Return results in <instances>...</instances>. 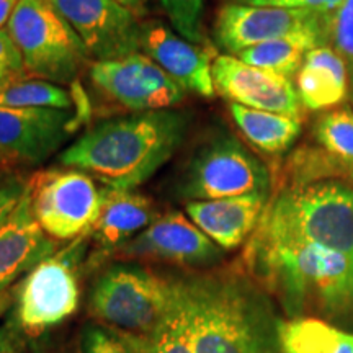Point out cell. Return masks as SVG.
<instances>
[{
	"label": "cell",
	"mask_w": 353,
	"mask_h": 353,
	"mask_svg": "<svg viewBox=\"0 0 353 353\" xmlns=\"http://www.w3.org/2000/svg\"><path fill=\"white\" fill-rule=\"evenodd\" d=\"M195 353H278V322L268 293L244 265L179 276Z\"/></svg>",
	"instance_id": "cell-1"
},
{
	"label": "cell",
	"mask_w": 353,
	"mask_h": 353,
	"mask_svg": "<svg viewBox=\"0 0 353 353\" xmlns=\"http://www.w3.org/2000/svg\"><path fill=\"white\" fill-rule=\"evenodd\" d=\"M190 123V113L175 108L100 121L59 154V164L87 172L103 187L134 190L179 152Z\"/></svg>",
	"instance_id": "cell-2"
},
{
	"label": "cell",
	"mask_w": 353,
	"mask_h": 353,
	"mask_svg": "<svg viewBox=\"0 0 353 353\" xmlns=\"http://www.w3.org/2000/svg\"><path fill=\"white\" fill-rule=\"evenodd\" d=\"M242 265L291 319L312 312L353 325V257L309 242L270 244L250 237Z\"/></svg>",
	"instance_id": "cell-3"
},
{
	"label": "cell",
	"mask_w": 353,
	"mask_h": 353,
	"mask_svg": "<svg viewBox=\"0 0 353 353\" xmlns=\"http://www.w3.org/2000/svg\"><path fill=\"white\" fill-rule=\"evenodd\" d=\"M250 237L270 244L309 242L353 257V187L332 180L273 188Z\"/></svg>",
	"instance_id": "cell-4"
},
{
	"label": "cell",
	"mask_w": 353,
	"mask_h": 353,
	"mask_svg": "<svg viewBox=\"0 0 353 353\" xmlns=\"http://www.w3.org/2000/svg\"><path fill=\"white\" fill-rule=\"evenodd\" d=\"M273 175L226 128H213L193 145L175 179V193L188 201L221 200L250 193L272 195Z\"/></svg>",
	"instance_id": "cell-5"
},
{
	"label": "cell",
	"mask_w": 353,
	"mask_h": 353,
	"mask_svg": "<svg viewBox=\"0 0 353 353\" xmlns=\"http://www.w3.org/2000/svg\"><path fill=\"white\" fill-rule=\"evenodd\" d=\"M19 48L26 77L74 83L87 64L81 38L50 0H20L7 25Z\"/></svg>",
	"instance_id": "cell-6"
},
{
	"label": "cell",
	"mask_w": 353,
	"mask_h": 353,
	"mask_svg": "<svg viewBox=\"0 0 353 353\" xmlns=\"http://www.w3.org/2000/svg\"><path fill=\"white\" fill-rule=\"evenodd\" d=\"M175 296V278L157 275L138 263L108 265L90 291V314L103 325L145 334L164 319Z\"/></svg>",
	"instance_id": "cell-7"
},
{
	"label": "cell",
	"mask_w": 353,
	"mask_h": 353,
	"mask_svg": "<svg viewBox=\"0 0 353 353\" xmlns=\"http://www.w3.org/2000/svg\"><path fill=\"white\" fill-rule=\"evenodd\" d=\"M87 236L79 237L63 252L51 255L26 273L13 293V321L30 337L61 324L77 311L81 301L79 262Z\"/></svg>",
	"instance_id": "cell-8"
},
{
	"label": "cell",
	"mask_w": 353,
	"mask_h": 353,
	"mask_svg": "<svg viewBox=\"0 0 353 353\" xmlns=\"http://www.w3.org/2000/svg\"><path fill=\"white\" fill-rule=\"evenodd\" d=\"M39 226L54 241H76L88 236L100 214L103 187L87 172L74 167L41 169L26 185Z\"/></svg>",
	"instance_id": "cell-9"
},
{
	"label": "cell",
	"mask_w": 353,
	"mask_h": 353,
	"mask_svg": "<svg viewBox=\"0 0 353 353\" xmlns=\"http://www.w3.org/2000/svg\"><path fill=\"white\" fill-rule=\"evenodd\" d=\"M332 180L353 187V108L348 105L316 118L307 141L290 152L273 179V188H303Z\"/></svg>",
	"instance_id": "cell-10"
},
{
	"label": "cell",
	"mask_w": 353,
	"mask_h": 353,
	"mask_svg": "<svg viewBox=\"0 0 353 353\" xmlns=\"http://www.w3.org/2000/svg\"><path fill=\"white\" fill-rule=\"evenodd\" d=\"M88 77L105 100L131 113L175 108L187 95L169 74L141 51L121 59L92 63Z\"/></svg>",
	"instance_id": "cell-11"
},
{
	"label": "cell",
	"mask_w": 353,
	"mask_h": 353,
	"mask_svg": "<svg viewBox=\"0 0 353 353\" xmlns=\"http://www.w3.org/2000/svg\"><path fill=\"white\" fill-rule=\"evenodd\" d=\"M325 17L327 13L311 10L226 2L216 13L213 38L216 46L231 56L272 39L303 33L319 34L325 43Z\"/></svg>",
	"instance_id": "cell-12"
},
{
	"label": "cell",
	"mask_w": 353,
	"mask_h": 353,
	"mask_svg": "<svg viewBox=\"0 0 353 353\" xmlns=\"http://www.w3.org/2000/svg\"><path fill=\"white\" fill-rule=\"evenodd\" d=\"M85 46L88 59L114 61L141 51L138 13L114 0H50Z\"/></svg>",
	"instance_id": "cell-13"
},
{
	"label": "cell",
	"mask_w": 353,
	"mask_h": 353,
	"mask_svg": "<svg viewBox=\"0 0 353 353\" xmlns=\"http://www.w3.org/2000/svg\"><path fill=\"white\" fill-rule=\"evenodd\" d=\"M112 255L121 260H156L176 267L201 268L219 262L223 249L183 213L169 211Z\"/></svg>",
	"instance_id": "cell-14"
},
{
	"label": "cell",
	"mask_w": 353,
	"mask_h": 353,
	"mask_svg": "<svg viewBox=\"0 0 353 353\" xmlns=\"http://www.w3.org/2000/svg\"><path fill=\"white\" fill-rule=\"evenodd\" d=\"M81 123L77 112L57 108H0V156L10 165L46 162Z\"/></svg>",
	"instance_id": "cell-15"
},
{
	"label": "cell",
	"mask_w": 353,
	"mask_h": 353,
	"mask_svg": "<svg viewBox=\"0 0 353 353\" xmlns=\"http://www.w3.org/2000/svg\"><path fill=\"white\" fill-rule=\"evenodd\" d=\"M216 94L229 103L288 114L303 120L304 110L293 79L242 63L236 56L218 54L213 63Z\"/></svg>",
	"instance_id": "cell-16"
},
{
	"label": "cell",
	"mask_w": 353,
	"mask_h": 353,
	"mask_svg": "<svg viewBox=\"0 0 353 353\" xmlns=\"http://www.w3.org/2000/svg\"><path fill=\"white\" fill-rule=\"evenodd\" d=\"M141 52L174 79L185 92L213 99V63L218 52L211 44H195L172 32L161 21L141 25Z\"/></svg>",
	"instance_id": "cell-17"
},
{
	"label": "cell",
	"mask_w": 353,
	"mask_h": 353,
	"mask_svg": "<svg viewBox=\"0 0 353 353\" xmlns=\"http://www.w3.org/2000/svg\"><path fill=\"white\" fill-rule=\"evenodd\" d=\"M56 241L34 218L28 192L20 205L0 224V291L30 273L56 252Z\"/></svg>",
	"instance_id": "cell-18"
},
{
	"label": "cell",
	"mask_w": 353,
	"mask_h": 353,
	"mask_svg": "<svg viewBox=\"0 0 353 353\" xmlns=\"http://www.w3.org/2000/svg\"><path fill=\"white\" fill-rule=\"evenodd\" d=\"M268 200L270 195L267 193H250L221 200L187 201L185 211L214 244L223 250H232L250 239Z\"/></svg>",
	"instance_id": "cell-19"
},
{
	"label": "cell",
	"mask_w": 353,
	"mask_h": 353,
	"mask_svg": "<svg viewBox=\"0 0 353 353\" xmlns=\"http://www.w3.org/2000/svg\"><path fill=\"white\" fill-rule=\"evenodd\" d=\"M159 218L154 201L132 190L103 187L100 214L88 236L94 237L103 254L112 255L118 247L143 232Z\"/></svg>",
	"instance_id": "cell-20"
},
{
	"label": "cell",
	"mask_w": 353,
	"mask_h": 353,
	"mask_svg": "<svg viewBox=\"0 0 353 353\" xmlns=\"http://www.w3.org/2000/svg\"><path fill=\"white\" fill-rule=\"evenodd\" d=\"M294 85L306 112H329L342 107L352 90L345 61L330 46L307 52Z\"/></svg>",
	"instance_id": "cell-21"
},
{
	"label": "cell",
	"mask_w": 353,
	"mask_h": 353,
	"mask_svg": "<svg viewBox=\"0 0 353 353\" xmlns=\"http://www.w3.org/2000/svg\"><path fill=\"white\" fill-rule=\"evenodd\" d=\"M234 123L255 149L270 156L288 152L303 132V120L288 114L263 112L229 103Z\"/></svg>",
	"instance_id": "cell-22"
},
{
	"label": "cell",
	"mask_w": 353,
	"mask_h": 353,
	"mask_svg": "<svg viewBox=\"0 0 353 353\" xmlns=\"http://www.w3.org/2000/svg\"><path fill=\"white\" fill-rule=\"evenodd\" d=\"M281 353H353V334L319 317H293L278 322Z\"/></svg>",
	"instance_id": "cell-23"
},
{
	"label": "cell",
	"mask_w": 353,
	"mask_h": 353,
	"mask_svg": "<svg viewBox=\"0 0 353 353\" xmlns=\"http://www.w3.org/2000/svg\"><path fill=\"white\" fill-rule=\"evenodd\" d=\"M319 46H325L324 38L319 34L303 33L247 48L236 54V57L257 69L293 79L301 69L307 52Z\"/></svg>",
	"instance_id": "cell-24"
},
{
	"label": "cell",
	"mask_w": 353,
	"mask_h": 353,
	"mask_svg": "<svg viewBox=\"0 0 353 353\" xmlns=\"http://www.w3.org/2000/svg\"><path fill=\"white\" fill-rule=\"evenodd\" d=\"M112 329L131 348L132 353H195L192 341H190L187 317H185L182 301H180L179 278H175L174 301L156 329L145 334H132L114 327Z\"/></svg>",
	"instance_id": "cell-25"
},
{
	"label": "cell",
	"mask_w": 353,
	"mask_h": 353,
	"mask_svg": "<svg viewBox=\"0 0 353 353\" xmlns=\"http://www.w3.org/2000/svg\"><path fill=\"white\" fill-rule=\"evenodd\" d=\"M72 95L57 83L21 79L0 90V108H72Z\"/></svg>",
	"instance_id": "cell-26"
},
{
	"label": "cell",
	"mask_w": 353,
	"mask_h": 353,
	"mask_svg": "<svg viewBox=\"0 0 353 353\" xmlns=\"http://www.w3.org/2000/svg\"><path fill=\"white\" fill-rule=\"evenodd\" d=\"M325 46L345 61L353 92V0H343L325 17Z\"/></svg>",
	"instance_id": "cell-27"
},
{
	"label": "cell",
	"mask_w": 353,
	"mask_h": 353,
	"mask_svg": "<svg viewBox=\"0 0 353 353\" xmlns=\"http://www.w3.org/2000/svg\"><path fill=\"white\" fill-rule=\"evenodd\" d=\"M176 34L195 44H210L203 34L205 0H159Z\"/></svg>",
	"instance_id": "cell-28"
},
{
	"label": "cell",
	"mask_w": 353,
	"mask_h": 353,
	"mask_svg": "<svg viewBox=\"0 0 353 353\" xmlns=\"http://www.w3.org/2000/svg\"><path fill=\"white\" fill-rule=\"evenodd\" d=\"M83 353H132L112 327L103 324H87L82 330Z\"/></svg>",
	"instance_id": "cell-29"
},
{
	"label": "cell",
	"mask_w": 353,
	"mask_h": 353,
	"mask_svg": "<svg viewBox=\"0 0 353 353\" xmlns=\"http://www.w3.org/2000/svg\"><path fill=\"white\" fill-rule=\"evenodd\" d=\"M28 180L10 167H0V224L10 216L26 192Z\"/></svg>",
	"instance_id": "cell-30"
},
{
	"label": "cell",
	"mask_w": 353,
	"mask_h": 353,
	"mask_svg": "<svg viewBox=\"0 0 353 353\" xmlns=\"http://www.w3.org/2000/svg\"><path fill=\"white\" fill-rule=\"evenodd\" d=\"M231 3L254 7H278L291 8V10H311L319 13H329L337 8L343 0H226Z\"/></svg>",
	"instance_id": "cell-31"
},
{
	"label": "cell",
	"mask_w": 353,
	"mask_h": 353,
	"mask_svg": "<svg viewBox=\"0 0 353 353\" xmlns=\"http://www.w3.org/2000/svg\"><path fill=\"white\" fill-rule=\"evenodd\" d=\"M26 77L23 59L7 28L0 30V77Z\"/></svg>",
	"instance_id": "cell-32"
},
{
	"label": "cell",
	"mask_w": 353,
	"mask_h": 353,
	"mask_svg": "<svg viewBox=\"0 0 353 353\" xmlns=\"http://www.w3.org/2000/svg\"><path fill=\"white\" fill-rule=\"evenodd\" d=\"M20 332L13 324L0 327V353H19Z\"/></svg>",
	"instance_id": "cell-33"
},
{
	"label": "cell",
	"mask_w": 353,
	"mask_h": 353,
	"mask_svg": "<svg viewBox=\"0 0 353 353\" xmlns=\"http://www.w3.org/2000/svg\"><path fill=\"white\" fill-rule=\"evenodd\" d=\"M20 0H0V30L6 28Z\"/></svg>",
	"instance_id": "cell-34"
},
{
	"label": "cell",
	"mask_w": 353,
	"mask_h": 353,
	"mask_svg": "<svg viewBox=\"0 0 353 353\" xmlns=\"http://www.w3.org/2000/svg\"><path fill=\"white\" fill-rule=\"evenodd\" d=\"M114 2L121 3V6L130 8V10H132L134 13H139V12L144 10L148 0H114Z\"/></svg>",
	"instance_id": "cell-35"
},
{
	"label": "cell",
	"mask_w": 353,
	"mask_h": 353,
	"mask_svg": "<svg viewBox=\"0 0 353 353\" xmlns=\"http://www.w3.org/2000/svg\"><path fill=\"white\" fill-rule=\"evenodd\" d=\"M13 301V294L8 291H0V316L7 311Z\"/></svg>",
	"instance_id": "cell-36"
},
{
	"label": "cell",
	"mask_w": 353,
	"mask_h": 353,
	"mask_svg": "<svg viewBox=\"0 0 353 353\" xmlns=\"http://www.w3.org/2000/svg\"><path fill=\"white\" fill-rule=\"evenodd\" d=\"M20 77H15V76H3V77H0V90H3V88L6 87H8L10 85V83H13L15 81H19ZM21 79H25V77H21Z\"/></svg>",
	"instance_id": "cell-37"
},
{
	"label": "cell",
	"mask_w": 353,
	"mask_h": 353,
	"mask_svg": "<svg viewBox=\"0 0 353 353\" xmlns=\"http://www.w3.org/2000/svg\"><path fill=\"white\" fill-rule=\"evenodd\" d=\"M0 167H12V165L8 164V162L6 161V159H3L2 156H0Z\"/></svg>",
	"instance_id": "cell-38"
}]
</instances>
